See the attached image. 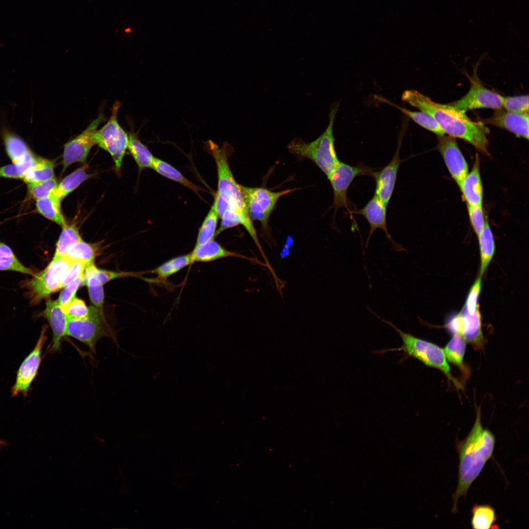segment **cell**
<instances>
[{
    "label": "cell",
    "instance_id": "1",
    "mask_svg": "<svg viewBox=\"0 0 529 529\" xmlns=\"http://www.w3.org/2000/svg\"><path fill=\"white\" fill-rule=\"evenodd\" d=\"M402 100L432 116L445 134L468 142L479 151L488 154V129L482 121H474L465 112L452 106L436 103L414 90H408Z\"/></svg>",
    "mask_w": 529,
    "mask_h": 529
},
{
    "label": "cell",
    "instance_id": "2",
    "mask_svg": "<svg viewBox=\"0 0 529 529\" xmlns=\"http://www.w3.org/2000/svg\"><path fill=\"white\" fill-rule=\"evenodd\" d=\"M495 443L494 434L488 429L483 428L481 408H477L476 419L470 433L463 440H457L456 442L459 464L458 484L453 494L452 513L457 511L458 500L462 496H466L472 483L480 475L486 462L493 457Z\"/></svg>",
    "mask_w": 529,
    "mask_h": 529
},
{
    "label": "cell",
    "instance_id": "3",
    "mask_svg": "<svg viewBox=\"0 0 529 529\" xmlns=\"http://www.w3.org/2000/svg\"><path fill=\"white\" fill-rule=\"evenodd\" d=\"M207 146L216 165L218 176L216 193L227 204L231 210L242 218L244 222V228L256 245H260L256 230L246 210L240 185L236 181L229 165L228 158L230 148L228 145H227L226 147H220L213 141H209Z\"/></svg>",
    "mask_w": 529,
    "mask_h": 529
},
{
    "label": "cell",
    "instance_id": "4",
    "mask_svg": "<svg viewBox=\"0 0 529 529\" xmlns=\"http://www.w3.org/2000/svg\"><path fill=\"white\" fill-rule=\"evenodd\" d=\"M368 309L380 320L392 327L398 333L402 342L399 347L376 350L373 352L374 353L381 355L389 352H402L403 356L401 361L409 358L415 359L428 366L441 371L457 387H460V385L451 373L449 362L442 348L432 342L402 331L390 321L382 318L369 308Z\"/></svg>",
    "mask_w": 529,
    "mask_h": 529
},
{
    "label": "cell",
    "instance_id": "5",
    "mask_svg": "<svg viewBox=\"0 0 529 529\" xmlns=\"http://www.w3.org/2000/svg\"><path fill=\"white\" fill-rule=\"evenodd\" d=\"M338 105L336 104L332 107L327 127L320 136L310 143H306L301 139L296 138L291 141L287 146L291 153L313 162L327 177L340 161L336 151L333 133L334 120Z\"/></svg>",
    "mask_w": 529,
    "mask_h": 529
},
{
    "label": "cell",
    "instance_id": "6",
    "mask_svg": "<svg viewBox=\"0 0 529 529\" xmlns=\"http://www.w3.org/2000/svg\"><path fill=\"white\" fill-rule=\"evenodd\" d=\"M72 262L65 256L53 258L44 270L21 283V286L27 290L26 293L31 305L39 304L61 289L62 281Z\"/></svg>",
    "mask_w": 529,
    "mask_h": 529
},
{
    "label": "cell",
    "instance_id": "7",
    "mask_svg": "<svg viewBox=\"0 0 529 529\" xmlns=\"http://www.w3.org/2000/svg\"><path fill=\"white\" fill-rule=\"evenodd\" d=\"M120 106V101L114 102L109 119L103 126L96 131L94 136L96 145L110 153L117 171L120 169L128 144V135L118 122V114Z\"/></svg>",
    "mask_w": 529,
    "mask_h": 529
},
{
    "label": "cell",
    "instance_id": "8",
    "mask_svg": "<svg viewBox=\"0 0 529 529\" xmlns=\"http://www.w3.org/2000/svg\"><path fill=\"white\" fill-rule=\"evenodd\" d=\"M248 216L251 220L259 221L264 229L268 228L270 216L282 196L299 189L272 192L261 187H248L240 185Z\"/></svg>",
    "mask_w": 529,
    "mask_h": 529
},
{
    "label": "cell",
    "instance_id": "9",
    "mask_svg": "<svg viewBox=\"0 0 529 529\" xmlns=\"http://www.w3.org/2000/svg\"><path fill=\"white\" fill-rule=\"evenodd\" d=\"M66 336H71L87 345L94 352L98 340L101 338L113 336L107 328L104 315L95 308L91 307L90 315L80 319L68 318Z\"/></svg>",
    "mask_w": 529,
    "mask_h": 529
},
{
    "label": "cell",
    "instance_id": "10",
    "mask_svg": "<svg viewBox=\"0 0 529 529\" xmlns=\"http://www.w3.org/2000/svg\"><path fill=\"white\" fill-rule=\"evenodd\" d=\"M375 170L369 166L360 163L356 166H351L341 161L327 177L331 185L333 192L332 208L336 213L337 210L343 207L351 215L349 207L347 192L354 180L358 176L372 175Z\"/></svg>",
    "mask_w": 529,
    "mask_h": 529
},
{
    "label": "cell",
    "instance_id": "11",
    "mask_svg": "<svg viewBox=\"0 0 529 529\" xmlns=\"http://www.w3.org/2000/svg\"><path fill=\"white\" fill-rule=\"evenodd\" d=\"M470 88L468 92L460 99L449 103L460 110L477 108L500 109L503 107L504 96L484 87L476 73L469 77Z\"/></svg>",
    "mask_w": 529,
    "mask_h": 529
},
{
    "label": "cell",
    "instance_id": "12",
    "mask_svg": "<svg viewBox=\"0 0 529 529\" xmlns=\"http://www.w3.org/2000/svg\"><path fill=\"white\" fill-rule=\"evenodd\" d=\"M46 330L47 326H44L34 348L21 364L17 372L15 383L11 387L13 397L19 393L26 397L31 390V385L37 376L41 362L42 350L47 339Z\"/></svg>",
    "mask_w": 529,
    "mask_h": 529
},
{
    "label": "cell",
    "instance_id": "13",
    "mask_svg": "<svg viewBox=\"0 0 529 529\" xmlns=\"http://www.w3.org/2000/svg\"><path fill=\"white\" fill-rule=\"evenodd\" d=\"M105 120L104 114L100 113L81 133L64 145L62 160L63 170L74 163L85 161L91 148L96 145L95 132L98 125Z\"/></svg>",
    "mask_w": 529,
    "mask_h": 529
},
{
    "label": "cell",
    "instance_id": "14",
    "mask_svg": "<svg viewBox=\"0 0 529 529\" xmlns=\"http://www.w3.org/2000/svg\"><path fill=\"white\" fill-rule=\"evenodd\" d=\"M387 206L381 200L374 194L373 196L361 209L351 211L352 214L362 216L366 219L369 225V231L365 243V248H367L369 240L372 235L377 229L383 230L388 242L392 244L395 252L404 251L408 253L405 247L397 242L391 237L387 227L386 213Z\"/></svg>",
    "mask_w": 529,
    "mask_h": 529
},
{
    "label": "cell",
    "instance_id": "15",
    "mask_svg": "<svg viewBox=\"0 0 529 529\" xmlns=\"http://www.w3.org/2000/svg\"><path fill=\"white\" fill-rule=\"evenodd\" d=\"M437 148L451 176L459 187L469 172L467 163L456 139L445 135L439 136Z\"/></svg>",
    "mask_w": 529,
    "mask_h": 529
},
{
    "label": "cell",
    "instance_id": "16",
    "mask_svg": "<svg viewBox=\"0 0 529 529\" xmlns=\"http://www.w3.org/2000/svg\"><path fill=\"white\" fill-rule=\"evenodd\" d=\"M401 137L399 138L397 149L390 162L380 170H374L371 175L375 181L374 194L387 206L395 188L399 168L404 161L400 158Z\"/></svg>",
    "mask_w": 529,
    "mask_h": 529
},
{
    "label": "cell",
    "instance_id": "17",
    "mask_svg": "<svg viewBox=\"0 0 529 529\" xmlns=\"http://www.w3.org/2000/svg\"><path fill=\"white\" fill-rule=\"evenodd\" d=\"M43 314L48 322L52 332V339L49 353H55L60 350L61 342L66 336L68 316L57 301L47 298Z\"/></svg>",
    "mask_w": 529,
    "mask_h": 529
},
{
    "label": "cell",
    "instance_id": "18",
    "mask_svg": "<svg viewBox=\"0 0 529 529\" xmlns=\"http://www.w3.org/2000/svg\"><path fill=\"white\" fill-rule=\"evenodd\" d=\"M483 122L505 129L519 137L529 139L528 113H514L501 108L495 109L493 115Z\"/></svg>",
    "mask_w": 529,
    "mask_h": 529
},
{
    "label": "cell",
    "instance_id": "19",
    "mask_svg": "<svg viewBox=\"0 0 529 529\" xmlns=\"http://www.w3.org/2000/svg\"><path fill=\"white\" fill-rule=\"evenodd\" d=\"M460 313L462 317L461 336L466 343L471 344L475 349H482L485 340L482 331L481 316L479 309L472 314L463 310Z\"/></svg>",
    "mask_w": 529,
    "mask_h": 529
},
{
    "label": "cell",
    "instance_id": "20",
    "mask_svg": "<svg viewBox=\"0 0 529 529\" xmlns=\"http://www.w3.org/2000/svg\"><path fill=\"white\" fill-rule=\"evenodd\" d=\"M459 188L467 204L482 206L483 188L478 155L472 170L464 178Z\"/></svg>",
    "mask_w": 529,
    "mask_h": 529
},
{
    "label": "cell",
    "instance_id": "21",
    "mask_svg": "<svg viewBox=\"0 0 529 529\" xmlns=\"http://www.w3.org/2000/svg\"><path fill=\"white\" fill-rule=\"evenodd\" d=\"M190 253L192 263L210 262L218 259L235 257L247 259V257L227 250L214 239L205 243L195 245Z\"/></svg>",
    "mask_w": 529,
    "mask_h": 529
},
{
    "label": "cell",
    "instance_id": "22",
    "mask_svg": "<svg viewBox=\"0 0 529 529\" xmlns=\"http://www.w3.org/2000/svg\"><path fill=\"white\" fill-rule=\"evenodd\" d=\"M375 98L380 102L386 103L398 109L399 110L411 119L413 121L423 128L433 132L438 136L445 135V133L436 121L430 115L420 111H410L405 107L399 106L385 98L375 96Z\"/></svg>",
    "mask_w": 529,
    "mask_h": 529
},
{
    "label": "cell",
    "instance_id": "23",
    "mask_svg": "<svg viewBox=\"0 0 529 529\" xmlns=\"http://www.w3.org/2000/svg\"><path fill=\"white\" fill-rule=\"evenodd\" d=\"M94 263L86 267L83 273L84 285L88 289L89 295L93 307L103 315L104 290L103 284L97 278L94 270Z\"/></svg>",
    "mask_w": 529,
    "mask_h": 529
},
{
    "label": "cell",
    "instance_id": "24",
    "mask_svg": "<svg viewBox=\"0 0 529 529\" xmlns=\"http://www.w3.org/2000/svg\"><path fill=\"white\" fill-rule=\"evenodd\" d=\"M0 134L7 155L13 163L31 151L22 138L7 127L1 128Z\"/></svg>",
    "mask_w": 529,
    "mask_h": 529
},
{
    "label": "cell",
    "instance_id": "25",
    "mask_svg": "<svg viewBox=\"0 0 529 529\" xmlns=\"http://www.w3.org/2000/svg\"><path fill=\"white\" fill-rule=\"evenodd\" d=\"M478 237L481 257L479 276L482 277L494 256L495 250L493 235L487 220H485L482 230Z\"/></svg>",
    "mask_w": 529,
    "mask_h": 529
},
{
    "label": "cell",
    "instance_id": "26",
    "mask_svg": "<svg viewBox=\"0 0 529 529\" xmlns=\"http://www.w3.org/2000/svg\"><path fill=\"white\" fill-rule=\"evenodd\" d=\"M87 170V166H84L78 168L66 176L58 184L52 195L61 201L69 193L90 177Z\"/></svg>",
    "mask_w": 529,
    "mask_h": 529
},
{
    "label": "cell",
    "instance_id": "27",
    "mask_svg": "<svg viewBox=\"0 0 529 529\" xmlns=\"http://www.w3.org/2000/svg\"><path fill=\"white\" fill-rule=\"evenodd\" d=\"M471 524L473 529H497L495 509L489 505H475L471 511Z\"/></svg>",
    "mask_w": 529,
    "mask_h": 529
},
{
    "label": "cell",
    "instance_id": "28",
    "mask_svg": "<svg viewBox=\"0 0 529 529\" xmlns=\"http://www.w3.org/2000/svg\"><path fill=\"white\" fill-rule=\"evenodd\" d=\"M60 203L58 199L51 195L36 200L35 206L40 214L62 227L67 223L61 211Z\"/></svg>",
    "mask_w": 529,
    "mask_h": 529
},
{
    "label": "cell",
    "instance_id": "29",
    "mask_svg": "<svg viewBox=\"0 0 529 529\" xmlns=\"http://www.w3.org/2000/svg\"><path fill=\"white\" fill-rule=\"evenodd\" d=\"M127 148L138 165L139 169L151 168L154 157L133 133L128 135Z\"/></svg>",
    "mask_w": 529,
    "mask_h": 529
},
{
    "label": "cell",
    "instance_id": "30",
    "mask_svg": "<svg viewBox=\"0 0 529 529\" xmlns=\"http://www.w3.org/2000/svg\"><path fill=\"white\" fill-rule=\"evenodd\" d=\"M453 337L443 349L448 362L457 366L465 372L466 368L463 362L466 342L460 335H453Z\"/></svg>",
    "mask_w": 529,
    "mask_h": 529
},
{
    "label": "cell",
    "instance_id": "31",
    "mask_svg": "<svg viewBox=\"0 0 529 529\" xmlns=\"http://www.w3.org/2000/svg\"><path fill=\"white\" fill-rule=\"evenodd\" d=\"M152 168L161 175L181 184L196 193L204 191L189 181L174 167L161 159L154 157Z\"/></svg>",
    "mask_w": 529,
    "mask_h": 529
},
{
    "label": "cell",
    "instance_id": "32",
    "mask_svg": "<svg viewBox=\"0 0 529 529\" xmlns=\"http://www.w3.org/2000/svg\"><path fill=\"white\" fill-rule=\"evenodd\" d=\"M97 246L82 240L72 246L65 256L71 261H79L87 265L94 263L97 255Z\"/></svg>",
    "mask_w": 529,
    "mask_h": 529
},
{
    "label": "cell",
    "instance_id": "33",
    "mask_svg": "<svg viewBox=\"0 0 529 529\" xmlns=\"http://www.w3.org/2000/svg\"><path fill=\"white\" fill-rule=\"evenodd\" d=\"M0 271H13L33 276V271L24 265L12 249L0 241Z\"/></svg>",
    "mask_w": 529,
    "mask_h": 529
},
{
    "label": "cell",
    "instance_id": "34",
    "mask_svg": "<svg viewBox=\"0 0 529 529\" xmlns=\"http://www.w3.org/2000/svg\"><path fill=\"white\" fill-rule=\"evenodd\" d=\"M54 168L53 161L39 157L37 164L24 175L22 180L26 184L48 180L54 177Z\"/></svg>",
    "mask_w": 529,
    "mask_h": 529
},
{
    "label": "cell",
    "instance_id": "35",
    "mask_svg": "<svg viewBox=\"0 0 529 529\" xmlns=\"http://www.w3.org/2000/svg\"><path fill=\"white\" fill-rule=\"evenodd\" d=\"M218 217L216 200L215 199L210 211L199 229L195 245L203 244L214 239L216 235Z\"/></svg>",
    "mask_w": 529,
    "mask_h": 529
},
{
    "label": "cell",
    "instance_id": "36",
    "mask_svg": "<svg viewBox=\"0 0 529 529\" xmlns=\"http://www.w3.org/2000/svg\"><path fill=\"white\" fill-rule=\"evenodd\" d=\"M81 240L77 227L75 225H68L67 223L62 227V230L57 242L53 258L65 256L68 250Z\"/></svg>",
    "mask_w": 529,
    "mask_h": 529
},
{
    "label": "cell",
    "instance_id": "37",
    "mask_svg": "<svg viewBox=\"0 0 529 529\" xmlns=\"http://www.w3.org/2000/svg\"><path fill=\"white\" fill-rule=\"evenodd\" d=\"M192 264L190 253L171 258L152 270L159 278L165 279Z\"/></svg>",
    "mask_w": 529,
    "mask_h": 529
},
{
    "label": "cell",
    "instance_id": "38",
    "mask_svg": "<svg viewBox=\"0 0 529 529\" xmlns=\"http://www.w3.org/2000/svg\"><path fill=\"white\" fill-rule=\"evenodd\" d=\"M57 185L54 177L45 181L27 184L29 195L35 200L52 195Z\"/></svg>",
    "mask_w": 529,
    "mask_h": 529
},
{
    "label": "cell",
    "instance_id": "39",
    "mask_svg": "<svg viewBox=\"0 0 529 529\" xmlns=\"http://www.w3.org/2000/svg\"><path fill=\"white\" fill-rule=\"evenodd\" d=\"M82 285H84L83 274L63 288L60 292L57 301L66 313L69 304L75 297L77 289Z\"/></svg>",
    "mask_w": 529,
    "mask_h": 529
},
{
    "label": "cell",
    "instance_id": "40",
    "mask_svg": "<svg viewBox=\"0 0 529 529\" xmlns=\"http://www.w3.org/2000/svg\"><path fill=\"white\" fill-rule=\"evenodd\" d=\"M528 95L504 97L503 107L507 111L518 113H528Z\"/></svg>",
    "mask_w": 529,
    "mask_h": 529
},
{
    "label": "cell",
    "instance_id": "41",
    "mask_svg": "<svg viewBox=\"0 0 529 529\" xmlns=\"http://www.w3.org/2000/svg\"><path fill=\"white\" fill-rule=\"evenodd\" d=\"M481 277L479 276L471 287L463 310L469 314H473L479 309L478 300L481 289Z\"/></svg>",
    "mask_w": 529,
    "mask_h": 529
},
{
    "label": "cell",
    "instance_id": "42",
    "mask_svg": "<svg viewBox=\"0 0 529 529\" xmlns=\"http://www.w3.org/2000/svg\"><path fill=\"white\" fill-rule=\"evenodd\" d=\"M91 312V307L88 308L81 299L74 297L69 304L66 311L68 318L80 319L88 317Z\"/></svg>",
    "mask_w": 529,
    "mask_h": 529
},
{
    "label": "cell",
    "instance_id": "43",
    "mask_svg": "<svg viewBox=\"0 0 529 529\" xmlns=\"http://www.w3.org/2000/svg\"><path fill=\"white\" fill-rule=\"evenodd\" d=\"M469 216L472 227L478 236L482 230L485 220H484L482 206L467 204Z\"/></svg>",
    "mask_w": 529,
    "mask_h": 529
},
{
    "label": "cell",
    "instance_id": "44",
    "mask_svg": "<svg viewBox=\"0 0 529 529\" xmlns=\"http://www.w3.org/2000/svg\"><path fill=\"white\" fill-rule=\"evenodd\" d=\"M220 218L221 220L220 227L216 232V235L226 229L234 227L239 225L244 226V222L242 218L230 209H226Z\"/></svg>",
    "mask_w": 529,
    "mask_h": 529
},
{
    "label": "cell",
    "instance_id": "45",
    "mask_svg": "<svg viewBox=\"0 0 529 529\" xmlns=\"http://www.w3.org/2000/svg\"><path fill=\"white\" fill-rule=\"evenodd\" d=\"M87 265L81 262H72L62 281L61 289L82 276Z\"/></svg>",
    "mask_w": 529,
    "mask_h": 529
},
{
    "label": "cell",
    "instance_id": "46",
    "mask_svg": "<svg viewBox=\"0 0 529 529\" xmlns=\"http://www.w3.org/2000/svg\"><path fill=\"white\" fill-rule=\"evenodd\" d=\"M94 270L96 275L103 285L109 282L112 280L118 278L130 276L131 275L130 273L112 271L99 269L95 265L94 267Z\"/></svg>",
    "mask_w": 529,
    "mask_h": 529
},
{
    "label": "cell",
    "instance_id": "47",
    "mask_svg": "<svg viewBox=\"0 0 529 529\" xmlns=\"http://www.w3.org/2000/svg\"><path fill=\"white\" fill-rule=\"evenodd\" d=\"M0 177L10 179H21L22 176L14 163L0 167Z\"/></svg>",
    "mask_w": 529,
    "mask_h": 529
},
{
    "label": "cell",
    "instance_id": "48",
    "mask_svg": "<svg viewBox=\"0 0 529 529\" xmlns=\"http://www.w3.org/2000/svg\"><path fill=\"white\" fill-rule=\"evenodd\" d=\"M6 445H7L6 442L5 441H4V440H1V439H0V448L2 447L3 446H4Z\"/></svg>",
    "mask_w": 529,
    "mask_h": 529
},
{
    "label": "cell",
    "instance_id": "49",
    "mask_svg": "<svg viewBox=\"0 0 529 529\" xmlns=\"http://www.w3.org/2000/svg\"><path fill=\"white\" fill-rule=\"evenodd\" d=\"M130 31V29H129V28H127V29L125 30V31L127 32H129Z\"/></svg>",
    "mask_w": 529,
    "mask_h": 529
}]
</instances>
